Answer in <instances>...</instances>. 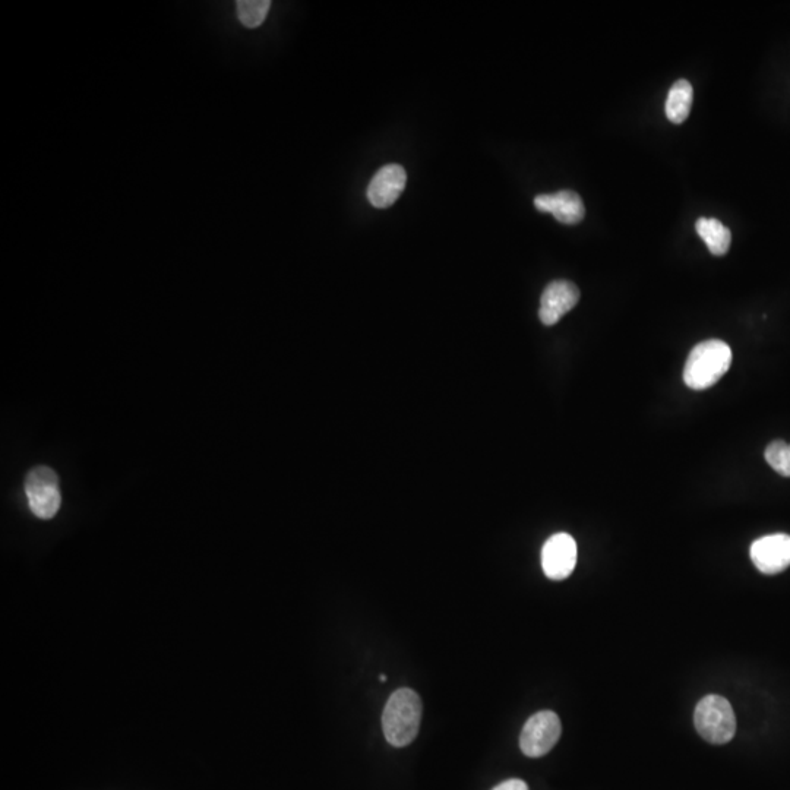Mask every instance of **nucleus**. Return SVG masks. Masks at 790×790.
<instances>
[{
	"label": "nucleus",
	"instance_id": "f257e3e1",
	"mask_svg": "<svg viewBox=\"0 0 790 790\" xmlns=\"http://www.w3.org/2000/svg\"><path fill=\"white\" fill-rule=\"evenodd\" d=\"M422 711L419 694L410 688H400L391 694L382 713V729L385 738L393 747H407L415 741Z\"/></svg>",
	"mask_w": 790,
	"mask_h": 790
},
{
	"label": "nucleus",
	"instance_id": "f03ea898",
	"mask_svg": "<svg viewBox=\"0 0 790 790\" xmlns=\"http://www.w3.org/2000/svg\"><path fill=\"white\" fill-rule=\"evenodd\" d=\"M731 365L732 350L725 341H703L692 349L685 363V384L691 390H707L729 371Z\"/></svg>",
	"mask_w": 790,
	"mask_h": 790
},
{
	"label": "nucleus",
	"instance_id": "7ed1b4c3",
	"mask_svg": "<svg viewBox=\"0 0 790 790\" xmlns=\"http://www.w3.org/2000/svg\"><path fill=\"white\" fill-rule=\"evenodd\" d=\"M694 723L701 738L714 745L728 744L736 733L731 703L720 695H707L695 707Z\"/></svg>",
	"mask_w": 790,
	"mask_h": 790
},
{
	"label": "nucleus",
	"instance_id": "20e7f679",
	"mask_svg": "<svg viewBox=\"0 0 790 790\" xmlns=\"http://www.w3.org/2000/svg\"><path fill=\"white\" fill-rule=\"evenodd\" d=\"M25 495L36 517L41 520L55 517L62 504L58 474L50 467H34L25 479Z\"/></svg>",
	"mask_w": 790,
	"mask_h": 790
},
{
	"label": "nucleus",
	"instance_id": "39448f33",
	"mask_svg": "<svg viewBox=\"0 0 790 790\" xmlns=\"http://www.w3.org/2000/svg\"><path fill=\"white\" fill-rule=\"evenodd\" d=\"M561 733L558 714L549 710L539 711L527 720L521 731V751L530 758L543 757L558 744Z\"/></svg>",
	"mask_w": 790,
	"mask_h": 790
},
{
	"label": "nucleus",
	"instance_id": "423d86ee",
	"mask_svg": "<svg viewBox=\"0 0 790 790\" xmlns=\"http://www.w3.org/2000/svg\"><path fill=\"white\" fill-rule=\"evenodd\" d=\"M577 564V543L567 533H556L546 540L542 549L543 573L551 580H565Z\"/></svg>",
	"mask_w": 790,
	"mask_h": 790
},
{
	"label": "nucleus",
	"instance_id": "0eeeda50",
	"mask_svg": "<svg viewBox=\"0 0 790 790\" xmlns=\"http://www.w3.org/2000/svg\"><path fill=\"white\" fill-rule=\"evenodd\" d=\"M752 564L760 573L774 575L790 567V536L785 533L769 534L755 540L750 549Z\"/></svg>",
	"mask_w": 790,
	"mask_h": 790
},
{
	"label": "nucleus",
	"instance_id": "6e6552de",
	"mask_svg": "<svg viewBox=\"0 0 790 790\" xmlns=\"http://www.w3.org/2000/svg\"><path fill=\"white\" fill-rule=\"evenodd\" d=\"M580 300V290L567 280L552 281L540 299L539 318L546 327L558 324Z\"/></svg>",
	"mask_w": 790,
	"mask_h": 790
},
{
	"label": "nucleus",
	"instance_id": "1a4fd4ad",
	"mask_svg": "<svg viewBox=\"0 0 790 790\" xmlns=\"http://www.w3.org/2000/svg\"><path fill=\"white\" fill-rule=\"evenodd\" d=\"M407 173L400 164H388L376 172L368 186V199L375 208H388L403 194Z\"/></svg>",
	"mask_w": 790,
	"mask_h": 790
},
{
	"label": "nucleus",
	"instance_id": "9d476101",
	"mask_svg": "<svg viewBox=\"0 0 790 790\" xmlns=\"http://www.w3.org/2000/svg\"><path fill=\"white\" fill-rule=\"evenodd\" d=\"M534 207L542 213H551L559 223L578 224L586 216L583 199L574 191L537 195Z\"/></svg>",
	"mask_w": 790,
	"mask_h": 790
},
{
	"label": "nucleus",
	"instance_id": "9b49d317",
	"mask_svg": "<svg viewBox=\"0 0 790 790\" xmlns=\"http://www.w3.org/2000/svg\"><path fill=\"white\" fill-rule=\"evenodd\" d=\"M695 230H697L698 236L704 240L711 254L716 257L728 254L732 243V233L722 221L717 218L701 217L695 223Z\"/></svg>",
	"mask_w": 790,
	"mask_h": 790
},
{
	"label": "nucleus",
	"instance_id": "f8f14e48",
	"mask_svg": "<svg viewBox=\"0 0 790 790\" xmlns=\"http://www.w3.org/2000/svg\"><path fill=\"white\" fill-rule=\"evenodd\" d=\"M692 97L694 91L687 79H679L672 85L665 104L666 116L672 123L679 125L687 120L691 112Z\"/></svg>",
	"mask_w": 790,
	"mask_h": 790
},
{
	"label": "nucleus",
	"instance_id": "ddd939ff",
	"mask_svg": "<svg viewBox=\"0 0 790 790\" xmlns=\"http://www.w3.org/2000/svg\"><path fill=\"white\" fill-rule=\"evenodd\" d=\"M270 0H239L236 3L237 18L246 28H258L267 20Z\"/></svg>",
	"mask_w": 790,
	"mask_h": 790
},
{
	"label": "nucleus",
	"instance_id": "4468645a",
	"mask_svg": "<svg viewBox=\"0 0 790 790\" xmlns=\"http://www.w3.org/2000/svg\"><path fill=\"white\" fill-rule=\"evenodd\" d=\"M767 463L774 472L790 477V444L785 441H773L764 453Z\"/></svg>",
	"mask_w": 790,
	"mask_h": 790
},
{
	"label": "nucleus",
	"instance_id": "2eb2a0df",
	"mask_svg": "<svg viewBox=\"0 0 790 790\" xmlns=\"http://www.w3.org/2000/svg\"><path fill=\"white\" fill-rule=\"evenodd\" d=\"M492 790H529L526 782L520 779L505 780Z\"/></svg>",
	"mask_w": 790,
	"mask_h": 790
},
{
	"label": "nucleus",
	"instance_id": "dca6fc26",
	"mask_svg": "<svg viewBox=\"0 0 790 790\" xmlns=\"http://www.w3.org/2000/svg\"><path fill=\"white\" fill-rule=\"evenodd\" d=\"M379 681H381V682L387 681V676H384V675L379 676Z\"/></svg>",
	"mask_w": 790,
	"mask_h": 790
}]
</instances>
